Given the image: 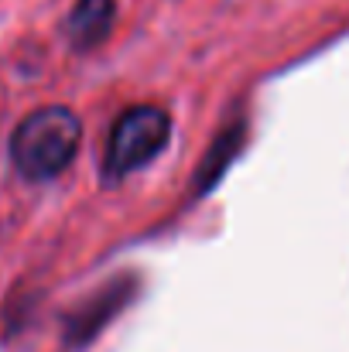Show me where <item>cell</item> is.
I'll return each instance as SVG.
<instances>
[{
	"label": "cell",
	"instance_id": "7a4b0ae2",
	"mask_svg": "<svg viewBox=\"0 0 349 352\" xmlns=\"http://www.w3.org/2000/svg\"><path fill=\"white\" fill-rule=\"evenodd\" d=\"M171 137V117L161 107L151 103H137L130 110H123L110 126L107 137V151H103V178L120 182L127 175H134L137 168L151 164L165 144Z\"/></svg>",
	"mask_w": 349,
	"mask_h": 352
},
{
	"label": "cell",
	"instance_id": "6da1fadb",
	"mask_svg": "<svg viewBox=\"0 0 349 352\" xmlns=\"http://www.w3.org/2000/svg\"><path fill=\"white\" fill-rule=\"evenodd\" d=\"M83 123L69 107H41L10 133V161L28 182L59 178L79 154Z\"/></svg>",
	"mask_w": 349,
	"mask_h": 352
},
{
	"label": "cell",
	"instance_id": "3957f363",
	"mask_svg": "<svg viewBox=\"0 0 349 352\" xmlns=\"http://www.w3.org/2000/svg\"><path fill=\"white\" fill-rule=\"evenodd\" d=\"M130 298H134L130 277H116L107 287H100L93 298H86L79 308L69 311V318H65V346H69V349L89 346V342L114 322L116 315L127 308Z\"/></svg>",
	"mask_w": 349,
	"mask_h": 352
},
{
	"label": "cell",
	"instance_id": "277c9868",
	"mask_svg": "<svg viewBox=\"0 0 349 352\" xmlns=\"http://www.w3.org/2000/svg\"><path fill=\"white\" fill-rule=\"evenodd\" d=\"M116 21V0H76L69 17H65V38L72 48L89 52L103 45L114 31Z\"/></svg>",
	"mask_w": 349,
	"mask_h": 352
}]
</instances>
